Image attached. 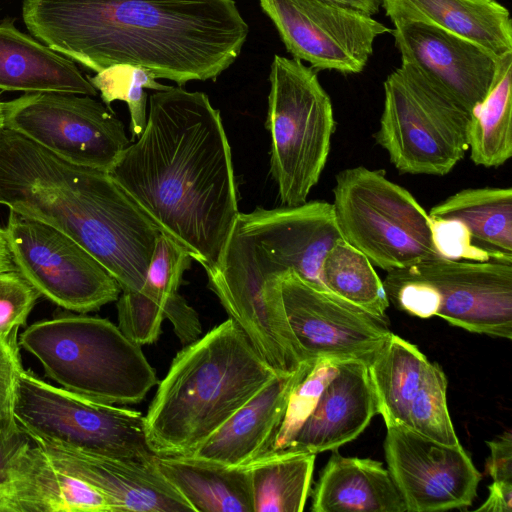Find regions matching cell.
<instances>
[{
  "label": "cell",
  "instance_id": "6da1fadb",
  "mask_svg": "<svg viewBox=\"0 0 512 512\" xmlns=\"http://www.w3.org/2000/svg\"><path fill=\"white\" fill-rule=\"evenodd\" d=\"M108 173L205 271L218 264L240 212L228 137L205 93L150 94L144 131Z\"/></svg>",
  "mask_w": 512,
  "mask_h": 512
},
{
  "label": "cell",
  "instance_id": "7a4b0ae2",
  "mask_svg": "<svg viewBox=\"0 0 512 512\" xmlns=\"http://www.w3.org/2000/svg\"><path fill=\"white\" fill-rule=\"evenodd\" d=\"M31 34L95 71L142 67L179 86L216 79L249 27L234 0H23Z\"/></svg>",
  "mask_w": 512,
  "mask_h": 512
},
{
  "label": "cell",
  "instance_id": "3957f363",
  "mask_svg": "<svg viewBox=\"0 0 512 512\" xmlns=\"http://www.w3.org/2000/svg\"><path fill=\"white\" fill-rule=\"evenodd\" d=\"M0 205L63 232L121 292H139L159 230L108 172L67 162L0 129Z\"/></svg>",
  "mask_w": 512,
  "mask_h": 512
},
{
  "label": "cell",
  "instance_id": "277c9868",
  "mask_svg": "<svg viewBox=\"0 0 512 512\" xmlns=\"http://www.w3.org/2000/svg\"><path fill=\"white\" fill-rule=\"evenodd\" d=\"M277 373L231 319L183 346L145 415L155 455L188 456Z\"/></svg>",
  "mask_w": 512,
  "mask_h": 512
},
{
  "label": "cell",
  "instance_id": "5b68a950",
  "mask_svg": "<svg viewBox=\"0 0 512 512\" xmlns=\"http://www.w3.org/2000/svg\"><path fill=\"white\" fill-rule=\"evenodd\" d=\"M341 239L332 204L323 200L240 212L220 261L206 270L208 286L220 300L261 292L291 271L326 290L322 263Z\"/></svg>",
  "mask_w": 512,
  "mask_h": 512
},
{
  "label": "cell",
  "instance_id": "8992f818",
  "mask_svg": "<svg viewBox=\"0 0 512 512\" xmlns=\"http://www.w3.org/2000/svg\"><path fill=\"white\" fill-rule=\"evenodd\" d=\"M19 345L50 379L91 400L137 404L159 383L141 346L104 318L68 314L38 321L20 335Z\"/></svg>",
  "mask_w": 512,
  "mask_h": 512
},
{
  "label": "cell",
  "instance_id": "52a82bcc",
  "mask_svg": "<svg viewBox=\"0 0 512 512\" xmlns=\"http://www.w3.org/2000/svg\"><path fill=\"white\" fill-rule=\"evenodd\" d=\"M383 285L389 302L412 316L512 338V262L440 256L387 272Z\"/></svg>",
  "mask_w": 512,
  "mask_h": 512
},
{
  "label": "cell",
  "instance_id": "ba28073f",
  "mask_svg": "<svg viewBox=\"0 0 512 512\" xmlns=\"http://www.w3.org/2000/svg\"><path fill=\"white\" fill-rule=\"evenodd\" d=\"M269 81L270 172L281 203L297 206L327 163L336 128L332 102L315 70L298 59L275 55Z\"/></svg>",
  "mask_w": 512,
  "mask_h": 512
},
{
  "label": "cell",
  "instance_id": "9c48e42d",
  "mask_svg": "<svg viewBox=\"0 0 512 512\" xmlns=\"http://www.w3.org/2000/svg\"><path fill=\"white\" fill-rule=\"evenodd\" d=\"M332 208L342 239L386 272L440 257L428 212L383 171L347 168L335 177Z\"/></svg>",
  "mask_w": 512,
  "mask_h": 512
},
{
  "label": "cell",
  "instance_id": "30bf717a",
  "mask_svg": "<svg viewBox=\"0 0 512 512\" xmlns=\"http://www.w3.org/2000/svg\"><path fill=\"white\" fill-rule=\"evenodd\" d=\"M471 113L409 64L384 81L376 143L400 172L444 176L464 158Z\"/></svg>",
  "mask_w": 512,
  "mask_h": 512
},
{
  "label": "cell",
  "instance_id": "8fae6325",
  "mask_svg": "<svg viewBox=\"0 0 512 512\" xmlns=\"http://www.w3.org/2000/svg\"><path fill=\"white\" fill-rule=\"evenodd\" d=\"M14 416L32 440L137 461L155 457L141 412L53 386L24 368L17 381Z\"/></svg>",
  "mask_w": 512,
  "mask_h": 512
},
{
  "label": "cell",
  "instance_id": "7c38bea8",
  "mask_svg": "<svg viewBox=\"0 0 512 512\" xmlns=\"http://www.w3.org/2000/svg\"><path fill=\"white\" fill-rule=\"evenodd\" d=\"M4 127L67 162L104 172L130 144L113 111L82 94L26 93L4 102Z\"/></svg>",
  "mask_w": 512,
  "mask_h": 512
},
{
  "label": "cell",
  "instance_id": "4fadbf2b",
  "mask_svg": "<svg viewBox=\"0 0 512 512\" xmlns=\"http://www.w3.org/2000/svg\"><path fill=\"white\" fill-rule=\"evenodd\" d=\"M14 268L54 304L80 313L117 301L121 288L83 247L58 229L9 210L1 228Z\"/></svg>",
  "mask_w": 512,
  "mask_h": 512
},
{
  "label": "cell",
  "instance_id": "5bb4252c",
  "mask_svg": "<svg viewBox=\"0 0 512 512\" xmlns=\"http://www.w3.org/2000/svg\"><path fill=\"white\" fill-rule=\"evenodd\" d=\"M286 50L314 70L361 73L375 40L389 27L360 10L330 0H259Z\"/></svg>",
  "mask_w": 512,
  "mask_h": 512
},
{
  "label": "cell",
  "instance_id": "9a60e30c",
  "mask_svg": "<svg viewBox=\"0 0 512 512\" xmlns=\"http://www.w3.org/2000/svg\"><path fill=\"white\" fill-rule=\"evenodd\" d=\"M280 289L288 322L305 360L355 359L368 365L392 333L387 320L294 272L280 277Z\"/></svg>",
  "mask_w": 512,
  "mask_h": 512
},
{
  "label": "cell",
  "instance_id": "2e32d148",
  "mask_svg": "<svg viewBox=\"0 0 512 512\" xmlns=\"http://www.w3.org/2000/svg\"><path fill=\"white\" fill-rule=\"evenodd\" d=\"M384 451L407 512L462 510L477 496L481 474L460 444H441L397 425L387 427Z\"/></svg>",
  "mask_w": 512,
  "mask_h": 512
},
{
  "label": "cell",
  "instance_id": "e0dca14e",
  "mask_svg": "<svg viewBox=\"0 0 512 512\" xmlns=\"http://www.w3.org/2000/svg\"><path fill=\"white\" fill-rule=\"evenodd\" d=\"M391 34L401 62L421 72L472 113L488 94L499 58L482 46L421 22L394 23Z\"/></svg>",
  "mask_w": 512,
  "mask_h": 512
},
{
  "label": "cell",
  "instance_id": "ac0fdd59",
  "mask_svg": "<svg viewBox=\"0 0 512 512\" xmlns=\"http://www.w3.org/2000/svg\"><path fill=\"white\" fill-rule=\"evenodd\" d=\"M61 469L84 481L112 504L114 512L193 511L151 461L105 456L33 440Z\"/></svg>",
  "mask_w": 512,
  "mask_h": 512
},
{
  "label": "cell",
  "instance_id": "d6986e66",
  "mask_svg": "<svg viewBox=\"0 0 512 512\" xmlns=\"http://www.w3.org/2000/svg\"><path fill=\"white\" fill-rule=\"evenodd\" d=\"M314 361L305 360L294 372L276 374L188 456L230 468H245L266 455L274 443L292 390Z\"/></svg>",
  "mask_w": 512,
  "mask_h": 512
},
{
  "label": "cell",
  "instance_id": "ffe728a7",
  "mask_svg": "<svg viewBox=\"0 0 512 512\" xmlns=\"http://www.w3.org/2000/svg\"><path fill=\"white\" fill-rule=\"evenodd\" d=\"M376 414L367 364L355 359L343 360L286 450L313 454L335 450L356 439Z\"/></svg>",
  "mask_w": 512,
  "mask_h": 512
},
{
  "label": "cell",
  "instance_id": "44dd1931",
  "mask_svg": "<svg viewBox=\"0 0 512 512\" xmlns=\"http://www.w3.org/2000/svg\"><path fill=\"white\" fill-rule=\"evenodd\" d=\"M114 512L112 504L70 475L33 440L12 466L0 512Z\"/></svg>",
  "mask_w": 512,
  "mask_h": 512
},
{
  "label": "cell",
  "instance_id": "7402d4cb",
  "mask_svg": "<svg viewBox=\"0 0 512 512\" xmlns=\"http://www.w3.org/2000/svg\"><path fill=\"white\" fill-rule=\"evenodd\" d=\"M391 22H421L468 39L497 58L512 52V19L497 0H381Z\"/></svg>",
  "mask_w": 512,
  "mask_h": 512
},
{
  "label": "cell",
  "instance_id": "603a6c76",
  "mask_svg": "<svg viewBox=\"0 0 512 512\" xmlns=\"http://www.w3.org/2000/svg\"><path fill=\"white\" fill-rule=\"evenodd\" d=\"M313 512H407L392 476L380 461L345 457L335 450L312 492Z\"/></svg>",
  "mask_w": 512,
  "mask_h": 512
},
{
  "label": "cell",
  "instance_id": "cb8c5ba5",
  "mask_svg": "<svg viewBox=\"0 0 512 512\" xmlns=\"http://www.w3.org/2000/svg\"><path fill=\"white\" fill-rule=\"evenodd\" d=\"M0 90L97 95L71 59L11 23L0 24Z\"/></svg>",
  "mask_w": 512,
  "mask_h": 512
},
{
  "label": "cell",
  "instance_id": "d4e9b609",
  "mask_svg": "<svg viewBox=\"0 0 512 512\" xmlns=\"http://www.w3.org/2000/svg\"><path fill=\"white\" fill-rule=\"evenodd\" d=\"M193 258L180 244L159 233L139 292H121L117 299L118 327L138 345L154 343L161 332L164 308L178 292Z\"/></svg>",
  "mask_w": 512,
  "mask_h": 512
},
{
  "label": "cell",
  "instance_id": "484cf974",
  "mask_svg": "<svg viewBox=\"0 0 512 512\" xmlns=\"http://www.w3.org/2000/svg\"><path fill=\"white\" fill-rule=\"evenodd\" d=\"M432 219L457 221L472 246L488 260L512 262V188H467L428 212Z\"/></svg>",
  "mask_w": 512,
  "mask_h": 512
},
{
  "label": "cell",
  "instance_id": "4316f807",
  "mask_svg": "<svg viewBox=\"0 0 512 512\" xmlns=\"http://www.w3.org/2000/svg\"><path fill=\"white\" fill-rule=\"evenodd\" d=\"M154 461L194 512H254L246 467L230 468L189 456L155 455Z\"/></svg>",
  "mask_w": 512,
  "mask_h": 512
},
{
  "label": "cell",
  "instance_id": "83f0119b",
  "mask_svg": "<svg viewBox=\"0 0 512 512\" xmlns=\"http://www.w3.org/2000/svg\"><path fill=\"white\" fill-rule=\"evenodd\" d=\"M428 364L416 345L393 332L368 363L377 411L386 427H408L410 406Z\"/></svg>",
  "mask_w": 512,
  "mask_h": 512
},
{
  "label": "cell",
  "instance_id": "f1b7e54d",
  "mask_svg": "<svg viewBox=\"0 0 512 512\" xmlns=\"http://www.w3.org/2000/svg\"><path fill=\"white\" fill-rule=\"evenodd\" d=\"M470 159L485 168L505 164L512 156V52L499 58L484 100L472 111L467 132Z\"/></svg>",
  "mask_w": 512,
  "mask_h": 512
},
{
  "label": "cell",
  "instance_id": "f546056e",
  "mask_svg": "<svg viewBox=\"0 0 512 512\" xmlns=\"http://www.w3.org/2000/svg\"><path fill=\"white\" fill-rule=\"evenodd\" d=\"M316 454L282 450L250 463L254 512H301L310 494Z\"/></svg>",
  "mask_w": 512,
  "mask_h": 512
},
{
  "label": "cell",
  "instance_id": "4dcf8cb0",
  "mask_svg": "<svg viewBox=\"0 0 512 512\" xmlns=\"http://www.w3.org/2000/svg\"><path fill=\"white\" fill-rule=\"evenodd\" d=\"M321 282L334 295L387 320L386 310L390 302L383 281L368 258L343 239L326 254Z\"/></svg>",
  "mask_w": 512,
  "mask_h": 512
},
{
  "label": "cell",
  "instance_id": "1f68e13d",
  "mask_svg": "<svg viewBox=\"0 0 512 512\" xmlns=\"http://www.w3.org/2000/svg\"><path fill=\"white\" fill-rule=\"evenodd\" d=\"M156 79L151 71L130 65L112 66L88 78L109 108L115 100L127 103L132 141L141 135L147 122L148 95L144 89L160 91L170 87Z\"/></svg>",
  "mask_w": 512,
  "mask_h": 512
},
{
  "label": "cell",
  "instance_id": "d6a6232c",
  "mask_svg": "<svg viewBox=\"0 0 512 512\" xmlns=\"http://www.w3.org/2000/svg\"><path fill=\"white\" fill-rule=\"evenodd\" d=\"M447 379L437 363L427 365L421 384L412 400L408 427L438 443H459L447 406Z\"/></svg>",
  "mask_w": 512,
  "mask_h": 512
},
{
  "label": "cell",
  "instance_id": "836d02e7",
  "mask_svg": "<svg viewBox=\"0 0 512 512\" xmlns=\"http://www.w3.org/2000/svg\"><path fill=\"white\" fill-rule=\"evenodd\" d=\"M343 360L346 359H315L311 369L292 390L280 428L268 453L286 450L291 445Z\"/></svg>",
  "mask_w": 512,
  "mask_h": 512
},
{
  "label": "cell",
  "instance_id": "e575fe53",
  "mask_svg": "<svg viewBox=\"0 0 512 512\" xmlns=\"http://www.w3.org/2000/svg\"><path fill=\"white\" fill-rule=\"evenodd\" d=\"M38 291L14 268L0 271V340L18 346V329L25 325Z\"/></svg>",
  "mask_w": 512,
  "mask_h": 512
},
{
  "label": "cell",
  "instance_id": "d590c367",
  "mask_svg": "<svg viewBox=\"0 0 512 512\" xmlns=\"http://www.w3.org/2000/svg\"><path fill=\"white\" fill-rule=\"evenodd\" d=\"M23 367L18 346L0 340V425L10 432H20L14 416L17 381Z\"/></svg>",
  "mask_w": 512,
  "mask_h": 512
},
{
  "label": "cell",
  "instance_id": "8d00e7d4",
  "mask_svg": "<svg viewBox=\"0 0 512 512\" xmlns=\"http://www.w3.org/2000/svg\"><path fill=\"white\" fill-rule=\"evenodd\" d=\"M163 315L164 319L172 323L174 333L183 346L201 336L202 326L198 313L178 292L168 300Z\"/></svg>",
  "mask_w": 512,
  "mask_h": 512
},
{
  "label": "cell",
  "instance_id": "74e56055",
  "mask_svg": "<svg viewBox=\"0 0 512 512\" xmlns=\"http://www.w3.org/2000/svg\"><path fill=\"white\" fill-rule=\"evenodd\" d=\"M31 441L23 430L10 432L0 425V507L14 461Z\"/></svg>",
  "mask_w": 512,
  "mask_h": 512
},
{
  "label": "cell",
  "instance_id": "f35d334b",
  "mask_svg": "<svg viewBox=\"0 0 512 512\" xmlns=\"http://www.w3.org/2000/svg\"><path fill=\"white\" fill-rule=\"evenodd\" d=\"M490 456L486 469L493 481L512 482V435L505 431L492 441H487Z\"/></svg>",
  "mask_w": 512,
  "mask_h": 512
},
{
  "label": "cell",
  "instance_id": "ab89813d",
  "mask_svg": "<svg viewBox=\"0 0 512 512\" xmlns=\"http://www.w3.org/2000/svg\"><path fill=\"white\" fill-rule=\"evenodd\" d=\"M475 511L481 512H511L512 511V482L493 481L489 486V494L483 504Z\"/></svg>",
  "mask_w": 512,
  "mask_h": 512
},
{
  "label": "cell",
  "instance_id": "60d3db41",
  "mask_svg": "<svg viewBox=\"0 0 512 512\" xmlns=\"http://www.w3.org/2000/svg\"><path fill=\"white\" fill-rule=\"evenodd\" d=\"M360 10L368 15H375L381 7V0H330Z\"/></svg>",
  "mask_w": 512,
  "mask_h": 512
},
{
  "label": "cell",
  "instance_id": "b9f144b4",
  "mask_svg": "<svg viewBox=\"0 0 512 512\" xmlns=\"http://www.w3.org/2000/svg\"><path fill=\"white\" fill-rule=\"evenodd\" d=\"M10 269H14V265L0 228V271Z\"/></svg>",
  "mask_w": 512,
  "mask_h": 512
},
{
  "label": "cell",
  "instance_id": "7bdbcfd3",
  "mask_svg": "<svg viewBox=\"0 0 512 512\" xmlns=\"http://www.w3.org/2000/svg\"><path fill=\"white\" fill-rule=\"evenodd\" d=\"M4 127V102L0 101V129Z\"/></svg>",
  "mask_w": 512,
  "mask_h": 512
}]
</instances>
